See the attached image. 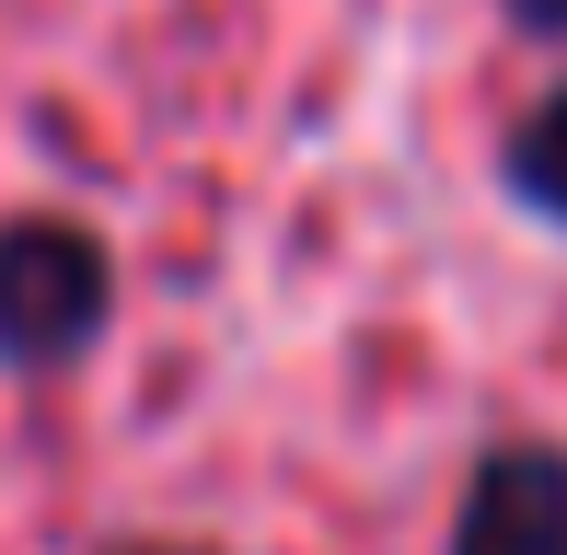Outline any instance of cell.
Returning <instances> with one entry per match:
<instances>
[{
	"instance_id": "1",
	"label": "cell",
	"mask_w": 567,
	"mask_h": 555,
	"mask_svg": "<svg viewBox=\"0 0 567 555\" xmlns=\"http://www.w3.org/2000/svg\"><path fill=\"white\" fill-rule=\"evenodd\" d=\"M116 313V266L82 220H0V359L12 370H70Z\"/></svg>"
},
{
	"instance_id": "5",
	"label": "cell",
	"mask_w": 567,
	"mask_h": 555,
	"mask_svg": "<svg viewBox=\"0 0 567 555\" xmlns=\"http://www.w3.org/2000/svg\"><path fill=\"white\" fill-rule=\"evenodd\" d=\"M116 555H209V544H116Z\"/></svg>"
},
{
	"instance_id": "2",
	"label": "cell",
	"mask_w": 567,
	"mask_h": 555,
	"mask_svg": "<svg viewBox=\"0 0 567 555\" xmlns=\"http://www.w3.org/2000/svg\"><path fill=\"white\" fill-rule=\"evenodd\" d=\"M452 555H567V440H498L452 510Z\"/></svg>"
},
{
	"instance_id": "4",
	"label": "cell",
	"mask_w": 567,
	"mask_h": 555,
	"mask_svg": "<svg viewBox=\"0 0 567 555\" xmlns=\"http://www.w3.org/2000/svg\"><path fill=\"white\" fill-rule=\"evenodd\" d=\"M509 23H522V35H567V0H498Z\"/></svg>"
},
{
	"instance_id": "3",
	"label": "cell",
	"mask_w": 567,
	"mask_h": 555,
	"mask_svg": "<svg viewBox=\"0 0 567 555\" xmlns=\"http://www.w3.org/2000/svg\"><path fill=\"white\" fill-rule=\"evenodd\" d=\"M509 197H522V209H545L556 232H567V82L522 116V128H509Z\"/></svg>"
}]
</instances>
